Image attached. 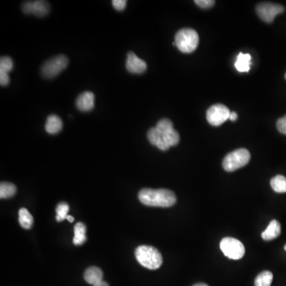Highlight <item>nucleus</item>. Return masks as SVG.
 <instances>
[{
	"mask_svg": "<svg viewBox=\"0 0 286 286\" xmlns=\"http://www.w3.org/2000/svg\"><path fill=\"white\" fill-rule=\"evenodd\" d=\"M163 139L166 142L168 146H177L180 142V135L176 131L175 129L172 128L165 132L162 133Z\"/></svg>",
	"mask_w": 286,
	"mask_h": 286,
	"instance_id": "aec40b11",
	"label": "nucleus"
},
{
	"mask_svg": "<svg viewBox=\"0 0 286 286\" xmlns=\"http://www.w3.org/2000/svg\"><path fill=\"white\" fill-rule=\"evenodd\" d=\"M18 221H19L20 225L25 229H29L33 226V218L31 214L29 213L27 209H20L18 212Z\"/></svg>",
	"mask_w": 286,
	"mask_h": 286,
	"instance_id": "a211bd4d",
	"label": "nucleus"
},
{
	"mask_svg": "<svg viewBox=\"0 0 286 286\" xmlns=\"http://www.w3.org/2000/svg\"><path fill=\"white\" fill-rule=\"evenodd\" d=\"M103 272L98 267H92L86 270L84 272V280L90 285L97 284L103 281Z\"/></svg>",
	"mask_w": 286,
	"mask_h": 286,
	"instance_id": "2eb2a0df",
	"label": "nucleus"
},
{
	"mask_svg": "<svg viewBox=\"0 0 286 286\" xmlns=\"http://www.w3.org/2000/svg\"><path fill=\"white\" fill-rule=\"evenodd\" d=\"M193 286H209L208 285L205 284V283H198V284L194 285Z\"/></svg>",
	"mask_w": 286,
	"mask_h": 286,
	"instance_id": "473e14b6",
	"label": "nucleus"
},
{
	"mask_svg": "<svg viewBox=\"0 0 286 286\" xmlns=\"http://www.w3.org/2000/svg\"><path fill=\"white\" fill-rule=\"evenodd\" d=\"M112 5L115 10L122 11L124 10L125 7L127 6V1L126 0H113Z\"/></svg>",
	"mask_w": 286,
	"mask_h": 286,
	"instance_id": "cd10ccee",
	"label": "nucleus"
},
{
	"mask_svg": "<svg viewBox=\"0 0 286 286\" xmlns=\"http://www.w3.org/2000/svg\"><path fill=\"white\" fill-rule=\"evenodd\" d=\"M63 123L60 117L56 115H49L45 125V131L50 134H57L62 130Z\"/></svg>",
	"mask_w": 286,
	"mask_h": 286,
	"instance_id": "ddd939ff",
	"label": "nucleus"
},
{
	"mask_svg": "<svg viewBox=\"0 0 286 286\" xmlns=\"http://www.w3.org/2000/svg\"><path fill=\"white\" fill-rule=\"evenodd\" d=\"M68 210H69V206L67 203L61 202L57 205V209H56V212H57L56 220L57 222L63 221L67 218Z\"/></svg>",
	"mask_w": 286,
	"mask_h": 286,
	"instance_id": "5701e85b",
	"label": "nucleus"
},
{
	"mask_svg": "<svg viewBox=\"0 0 286 286\" xmlns=\"http://www.w3.org/2000/svg\"><path fill=\"white\" fill-rule=\"evenodd\" d=\"M285 11V7L280 4L271 2H262L256 7V12L259 18L267 23H271L278 14Z\"/></svg>",
	"mask_w": 286,
	"mask_h": 286,
	"instance_id": "6e6552de",
	"label": "nucleus"
},
{
	"mask_svg": "<svg viewBox=\"0 0 286 286\" xmlns=\"http://www.w3.org/2000/svg\"><path fill=\"white\" fill-rule=\"evenodd\" d=\"M277 128L279 132L286 134V115L281 118L277 122Z\"/></svg>",
	"mask_w": 286,
	"mask_h": 286,
	"instance_id": "bb28decb",
	"label": "nucleus"
},
{
	"mask_svg": "<svg viewBox=\"0 0 286 286\" xmlns=\"http://www.w3.org/2000/svg\"><path fill=\"white\" fill-rule=\"evenodd\" d=\"M220 247L224 255L230 259L238 260L242 259L245 255L244 244L235 238H224L220 242Z\"/></svg>",
	"mask_w": 286,
	"mask_h": 286,
	"instance_id": "423d86ee",
	"label": "nucleus"
},
{
	"mask_svg": "<svg viewBox=\"0 0 286 286\" xmlns=\"http://www.w3.org/2000/svg\"><path fill=\"white\" fill-rule=\"evenodd\" d=\"M238 119V115L236 112L233 111V112H231V115H230L229 119L231 121H236Z\"/></svg>",
	"mask_w": 286,
	"mask_h": 286,
	"instance_id": "c756f323",
	"label": "nucleus"
},
{
	"mask_svg": "<svg viewBox=\"0 0 286 286\" xmlns=\"http://www.w3.org/2000/svg\"><path fill=\"white\" fill-rule=\"evenodd\" d=\"M94 103H95V95L91 92H82L76 98V107L84 112L92 111L94 108Z\"/></svg>",
	"mask_w": 286,
	"mask_h": 286,
	"instance_id": "9b49d317",
	"label": "nucleus"
},
{
	"mask_svg": "<svg viewBox=\"0 0 286 286\" xmlns=\"http://www.w3.org/2000/svg\"><path fill=\"white\" fill-rule=\"evenodd\" d=\"M281 234V225L279 221L274 220L270 223L267 229L262 233V238L266 241H271L279 237Z\"/></svg>",
	"mask_w": 286,
	"mask_h": 286,
	"instance_id": "4468645a",
	"label": "nucleus"
},
{
	"mask_svg": "<svg viewBox=\"0 0 286 286\" xmlns=\"http://www.w3.org/2000/svg\"><path fill=\"white\" fill-rule=\"evenodd\" d=\"M10 83V77L7 73L0 72V84L2 86H6Z\"/></svg>",
	"mask_w": 286,
	"mask_h": 286,
	"instance_id": "c85d7f7f",
	"label": "nucleus"
},
{
	"mask_svg": "<svg viewBox=\"0 0 286 286\" xmlns=\"http://www.w3.org/2000/svg\"><path fill=\"white\" fill-rule=\"evenodd\" d=\"M86 226L82 223H77L74 227V238L73 244L76 246L82 245L87 240L85 236Z\"/></svg>",
	"mask_w": 286,
	"mask_h": 286,
	"instance_id": "f3484780",
	"label": "nucleus"
},
{
	"mask_svg": "<svg viewBox=\"0 0 286 286\" xmlns=\"http://www.w3.org/2000/svg\"><path fill=\"white\" fill-rule=\"evenodd\" d=\"M175 44L177 49L184 53H191L197 49L199 35L195 29L184 28L176 33Z\"/></svg>",
	"mask_w": 286,
	"mask_h": 286,
	"instance_id": "7ed1b4c3",
	"label": "nucleus"
},
{
	"mask_svg": "<svg viewBox=\"0 0 286 286\" xmlns=\"http://www.w3.org/2000/svg\"><path fill=\"white\" fill-rule=\"evenodd\" d=\"M16 186L10 182H2L0 184V197L2 199L10 198L15 194Z\"/></svg>",
	"mask_w": 286,
	"mask_h": 286,
	"instance_id": "412c9836",
	"label": "nucleus"
},
{
	"mask_svg": "<svg viewBox=\"0 0 286 286\" xmlns=\"http://www.w3.org/2000/svg\"><path fill=\"white\" fill-rule=\"evenodd\" d=\"M156 127L158 129L160 132L163 133L170 130V129L173 128V124L170 119H162L158 121V123L156 125Z\"/></svg>",
	"mask_w": 286,
	"mask_h": 286,
	"instance_id": "393cba45",
	"label": "nucleus"
},
{
	"mask_svg": "<svg viewBox=\"0 0 286 286\" xmlns=\"http://www.w3.org/2000/svg\"><path fill=\"white\" fill-rule=\"evenodd\" d=\"M285 78H286V75H285Z\"/></svg>",
	"mask_w": 286,
	"mask_h": 286,
	"instance_id": "f704fd0d",
	"label": "nucleus"
},
{
	"mask_svg": "<svg viewBox=\"0 0 286 286\" xmlns=\"http://www.w3.org/2000/svg\"><path fill=\"white\" fill-rule=\"evenodd\" d=\"M66 220H68L70 223H72L74 221V218H73L72 216H69V215H68V216H67Z\"/></svg>",
	"mask_w": 286,
	"mask_h": 286,
	"instance_id": "2f4dec72",
	"label": "nucleus"
},
{
	"mask_svg": "<svg viewBox=\"0 0 286 286\" xmlns=\"http://www.w3.org/2000/svg\"><path fill=\"white\" fill-rule=\"evenodd\" d=\"M126 68L127 71L134 74H142L146 72L147 64L144 60L137 57V55L133 52L127 53V60H126Z\"/></svg>",
	"mask_w": 286,
	"mask_h": 286,
	"instance_id": "9d476101",
	"label": "nucleus"
},
{
	"mask_svg": "<svg viewBox=\"0 0 286 286\" xmlns=\"http://www.w3.org/2000/svg\"><path fill=\"white\" fill-rule=\"evenodd\" d=\"M68 59L63 54L57 55L46 60L41 66V74L48 79L57 76L67 68Z\"/></svg>",
	"mask_w": 286,
	"mask_h": 286,
	"instance_id": "39448f33",
	"label": "nucleus"
},
{
	"mask_svg": "<svg viewBox=\"0 0 286 286\" xmlns=\"http://www.w3.org/2000/svg\"><path fill=\"white\" fill-rule=\"evenodd\" d=\"M14 68V63L10 57H2L0 59V72L7 73Z\"/></svg>",
	"mask_w": 286,
	"mask_h": 286,
	"instance_id": "b1692460",
	"label": "nucleus"
},
{
	"mask_svg": "<svg viewBox=\"0 0 286 286\" xmlns=\"http://www.w3.org/2000/svg\"><path fill=\"white\" fill-rule=\"evenodd\" d=\"M231 111L224 104H215L207 111V120L212 126L218 127L229 119Z\"/></svg>",
	"mask_w": 286,
	"mask_h": 286,
	"instance_id": "0eeeda50",
	"label": "nucleus"
},
{
	"mask_svg": "<svg viewBox=\"0 0 286 286\" xmlns=\"http://www.w3.org/2000/svg\"><path fill=\"white\" fill-rule=\"evenodd\" d=\"M22 10L25 14H34L37 17H45L49 14V3L45 1L25 2L22 5Z\"/></svg>",
	"mask_w": 286,
	"mask_h": 286,
	"instance_id": "1a4fd4ad",
	"label": "nucleus"
},
{
	"mask_svg": "<svg viewBox=\"0 0 286 286\" xmlns=\"http://www.w3.org/2000/svg\"><path fill=\"white\" fill-rule=\"evenodd\" d=\"M251 57L249 53H240L238 55L237 60H236V69L240 72H248L251 69Z\"/></svg>",
	"mask_w": 286,
	"mask_h": 286,
	"instance_id": "dca6fc26",
	"label": "nucleus"
},
{
	"mask_svg": "<svg viewBox=\"0 0 286 286\" xmlns=\"http://www.w3.org/2000/svg\"><path fill=\"white\" fill-rule=\"evenodd\" d=\"M251 154L247 149H238L226 155L223 160V167L227 172H233L247 166Z\"/></svg>",
	"mask_w": 286,
	"mask_h": 286,
	"instance_id": "20e7f679",
	"label": "nucleus"
},
{
	"mask_svg": "<svg viewBox=\"0 0 286 286\" xmlns=\"http://www.w3.org/2000/svg\"><path fill=\"white\" fill-rule=\"evenodd\" d=\"M137 261L149 270H157L163 263L162 255L152 246H139L135 250Z\"/></svg>",
	"mask_w": 286,
	"mask_h": 286,
	"instance_id": "f03ea898",
	"label": "nucleus"
},
{
	"mask_svg": "<svg viewBox=\"0 0 286 286\" xmlns=\"http://www.w3.org/2000/svg\"><path fill=\"white\" fill-rule=\"evenodd\" d=\"M138 199L146 206L169 208L175 205L177 197L172 191L168 189H142L138 193Z\"/></svg>",
	"mask_w": 286,
	"mask_h": 286,
	"instance_id": "f257e3e1",
	"label": "nucleus"
},
{
	"mask_svg": "<svg viewBox=\"0 0 286 286\" xmlns=\"http://www.w3.org/2000/svg\"><path fill=\"white\" fill-rule=\"evenodd\" d=\"M271 185L276 193H286V177L283 175L275 176L271 179Z\"/></svg>",
	"mask_w": 286,
	"mask_h": 286,
	"instance_id": "6ab92c4d",
	"label": "nucleus"
},
{
	"mask_svg": "<svg viewBox=\"0 0 286 286\" xmlns=\"http://www.w3.org/2000/svg\"><path fill=\"white\" fill-rule=\"evenodd\" d=\"M284 249H285V251H286V245H285Z\"/></svg>",
	"mask_w": 286,
	"mask_h": 286,
	"instance_id": "72a5a7b5",
	"label": "nucleus"
},
{
	"mask_svg": "<svg viewBox=\"0 0 286 286\" xmlns=\"http://www.w3.org/2000/svg\"><path fill=\"white\" fill-rule=\"evenodd\" d=\"M147 138L151 144L157 146L161 150L166 151L170 149V146H168L166 142L164 141L162 133L160 132L156 127H152L149 130L147 133Z\"/></svg>",
	"mask_w": 286,
	"mask_h": 286,
	"instance_id": "f8f14e48",
	"label": "nucleus"
},
{
	"mask_svg": "<svg viewBox=\"0 0 286 286\" xmlns=\"http://www.w3.org/2000/svg\"><path fill=\"white\" fill-rule=\"evenodd\" d=\"M94 286H109V285L103 280L98 283L97 284L94 285Z\"/></svg>",
	"mask_w": 286,
	"mask_h": 286,
	"instance_id": "7c9ffc66",
	"label": "nucleus"
},
{
	"mask_svg": "<svg viewBox=\"0 0 286 286\" xmlns=\"http://www.w3.org/2000/svg\"><path fill=\"white\" fill-rule=\"evenodd\" d=\"M273 282V274L266 271L259 274L255 281V286H271Z\"/></svg>",
	"mask_w": 286,
	"mask_h": 286,
	"instance_id": "4be33fe9",
	"label": "nucleus"
},
{
	"mask_svg": "<svg viewBox=\"0 0 286 286\" xmlns=\"http://www.w3.org/2000/svg\"><path fill=\"white\" fill-rule=\"evenodd\" d=\"M215 1L213 0H196L195 3L203 9H209L214 6Z\"/></svg>",
	"mask_w": 286,
	"mask_h": 286,
	"instance_id": "a878e982",
	"label": "nucleus"
}]
</instances>
